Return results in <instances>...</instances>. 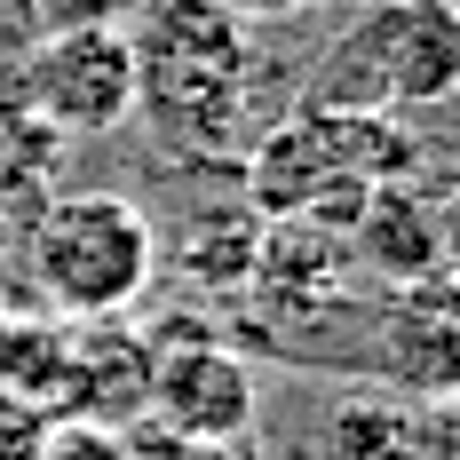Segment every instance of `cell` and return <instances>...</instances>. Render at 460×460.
<instances>
[{
	"mask_svg": "<svg viewBox=\"0 0 460 460\" xmlns=\"http://www.w3.org/2000/svg\"><path fill=\"white\" fill-rule=\"evenodd\" d=\"M0 333H8V302H0Z\"/></svg>",
	"mask_w": 460,
	"mask_h": 460,
	"instance_id": "d6986e66",
	"label": "cell"
},
{
	"mask_svg": "<svg viewBox=\"0 0 460 460\" xmlns=\"http://www.w3.org/2000/svg\"><path fill=\"white\" fill-rule=\"evenodd\" d=\"M24 262H32L40 302L64 325L128 318L143 302V286H151V270H159V230L119 190H64L32 215Z\"/></svg>",
	"mask_w": 460,
	"mask_h": 460,
	"instance_id": "7a4b0ae2",
	"label": "cell"
},
{
	"mask_svg": "<svg viewBox=\"0 0 460 460\" xmlns=\"http://www.w3.org/2000/svg\"><path fill=\"white\" fill-rule=\"evenodd\" d=\"M460 95V8L453 0H373L318 56L310 103L333 111H397Z\"/></svg>",
	"mask_w": 460,
	"mask_h": 460,
	"instance_id": "3957f363",
	"label": "cell"
},
{
	"mask_svg": "<svg viewBox=\"0 0 460 460\" xmlns=\"http://www.w3.org/2000/svg\"><path fill=\"white\" fill-rule=\"evenodd\" d=\"M24 111L56 136H111L136 119V40L119 24H64L24 56Z\"/></svg>",
	"mask_w": 460,
	"mask_h": 460,
	"instance_id": "277c9868",
	"label": "cell"
},
{
	"mask_svg": "<svg viewBox=\"0 0 460 460\" xmlns=\"http://www.w3.org/2000/svg\"><path fill=\"white\" fill-rule=\"evenodd\" d=\"M262 215L246 207V199H215V207H190L183 230H175V270L190 286H246L254 262H262Z\"/></svg>",
	"mask_w": 460,
	"mask_h": 460,
	"instance_id": "9c48e42d",
	"label": "cell"
},
{
	"mask_svg": "<svg viewBox=\"0 0 460 460\" xmlns=\"http://www.w3.org/2000/svg\"><path fill=\"white\" fill-rule=\"evenodd\" d=\"M151 341L128 318H88L72 325V373H64V413L103 420V429H136L151 405Z\"/></svg>",
	"mask_w": 460,
	"mask_h": 460,
	"instance_id": "52a82bcc",
	"label": "cell"
},
{
	"mask_svg": "<svg viewBox=\"0 0 460 460\" xmlns=\"http://www.w3.org/2000/svg\"><path fill=\"white\" fill-rule=\"evenodd\" d=\"M413 453L429 460H460V397H437L413 413Z\"/></svg>",
	"mask_w": 460,
	"mask_h": 460,
	"instance_id": "9a60e30c",
	"label": "cell"
},
{
	"mask_svg": "<svg viewBox=\"0 0 460 460\" xmlns=\"http://www.w3.org/2000/svg\"><path fill=\"white\" fill-rule=\"evenodd\" d=\"M230 16H246V24H278V16H302V8H318V0H223Z\"/></svg>",
	"mask_w": 460,
	"mask_h": 460,
	"instance_id": "2e32d148",
	"label": "cell"
},
{
	"mask_svg": "<svg viewBox=\"0 0 460 460\" xmlns=\"http://www.w3.org/2000/svg\"><path fill=\"white\" fill-rule=\"evenodd\" d=\"M128 460H238V445H190V437H167V429L136 420L128 429Z\"/></svg>",
	"mask_w": 460,
	"mask_h": 460,
	"instance_id": "5bb4252c",
	"label": "cell"
},
{
	"mask_svg": "<svg viewBox=\"0 0 460 460\" xmlns=\"http://www.w3.org/2000/svg\"><path fill=\"white\" fill-rule=\"evenodd\" d=\"M325 453L333 460H413V413L397 397H349L325 420Z\"/></svg>",
	"mask_w": 460,
	"mask_h": 460,
	"instance_id": "8fae6325",
	"label": "cell"
},
{
	"mask_svg": "<svg viewBox=\"0 0 460 460\" xmlns=\"http://www.w3.org/2000/svg\"><path fill=\"white\" fill-rule=\"evenodd\" d=\"M64 373H72V325L64 318H8L0 333V389L40 405V413H64Z\"/></svg>",
	"mask_w": 460,
	"mask_h": 460,
	"instance_id": "30bf717a",
	"label": "cell"
},
{
	"mask_svg": "<svg viewBox=\"0 0 460 460\" xmlns=\"http://www.w3.org/2000/svg\"><path fill=\"white\" fill-rule=\"evenodd\" d=\"M48 420H56V413H40V405H24V397L0 389V460H40Z\"/></svg>",
	"mask_w": 460,
	"mask_h": 460,
	"instance_id": "4fadbf2b",
	"label": "cell"
},
{
	"mask_svg": "<svg viewBox=\"0 0 460 460\" xmlns=\"http://www.w3.org/2000/svg\"><path fill=\"white\" fill-rule=\"evenodd\" d=\"M349 254L373 262L389 286H413V278H429V270H453V254H445V215H437V199L413 190V183L366 190V207H358V223H349Z\"/></svg>",
	"mask_w": 460,
	"mask_h": 460,
	"instance_id": "ba28073f",
	"label": "cell"
},
{
	"mask_svg": "<svg viewBox=\"0 0 460 460\" xmlns=\"http://www.w3.org/2000/svg\"><path fill=\"white\" fill-rule=\"evenodd\" d=\"M437 215H445V254H460V190H453V199H437Z\"/></svg>",
	"mask_w": 460,
	"mask_h": 460,
	"instance_id": "e0dca14e",
	"label": "cell"
},
{
	"mask_svg": "<svg viewBox=\"0 0 460 460\" xmlns=\"http://www.w3.org/2000/svg\"><path fill=\"white\" fill-rule=\"evenodd\" d=\"M453 8H460V0H453Z\"/></svg>",
	"mask_w": 460,
	"mask_h": 460,
	"instance_id": "ffe728a7",
	"label": "cell"
},
{
	"mask_svg": "<svg viewBox=\"0 0 460 460\" xmlns=\"http://www.w3.org/2000/svg\"><path fill=\"white\" fill-rule=\"evenodd\" d=\"M8 262H16V223L0 215V270H8Z\"/></svg>",
	"mask_w": 460,
	"mask_h": 460,
	"instance_id": "ac0fdd59",
	"label": "cell"
},
{
	"mask_svg": "<svg viewBox=\"0 0 460 460\" xmlns=\"http://www.w3.org/2000/svg\"><path fill=\"white\" fill-rule=\"evenodd\" d=\"M136 40V111L175 143H223L254 88L246 16L223 0H151Z\"/></svg>",
	"mask_w": 460,
	"mask_h": 460,
	"instance_id": "6da1fadb",
	"label": "cell"
},
{
	"mask_svg": "<svg viewBox=\"0 0 460 460\" xmlns=\"http://www.w3.org/2000/svg\"><path fill=\"white\" fill-rule=\"evenodd\" d=\"M381 381H397L413 405L460 397V270H429L389 294L381 310Z\"/></svg>",
	"mask_w": 460,
	"mask_h": 460,
	"instance_id": "8992f818",
	"label": "cell"
},
{
	"mask_svg": "<svg viewBox=\"0 0 460 460\" xmlns=\"http://www.w3.org/2000/svg\"><path fill=\"white\" fill-rule=\"evenodd\" d=\"M151 405L143 420L190 445H238L254 429V373L223 341H151Z\"/></svg>",
	"mask_w": 460,
	"mask_h": 460,
	"instance_id": "5b68a950",
	"label": "cell"
},
{
	"mask_svg": "<svg viewBox=\"0 0 460 460\" xmlns=\"http://www.w3.org/2000/svg\"><path fill=\"white\" fill-rule=\"evenodd\" d=\"M40 460H128V429H103V420H72V413H56V420H48Z\"/></svg>",
	"mask_w": 460,
	"mask_h": 460,
	"instance_id": "7c38bea8",
	"label": "cell"
}]
</instances>
